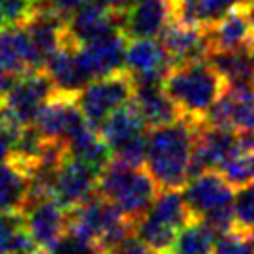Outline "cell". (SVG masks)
<instances>
[{
  "instance_id": "cell-1",
  "label": "cell",
  "mask_w": 254,
  "mask_h": 254,
  "mask_svg": "<svg viewBox=\"0 0 254 254\" xmlns=\"http://www.w3.org/2000/svg\"><path fill=\"white\" fill-rule=\"evenodd\" d=\"M200 124V120L183 116L167 126L151 127L144 165L161 190H180L190 180L192 148Z\"/></svg>"
},
{
  "instance_id": "cell-2",
  "label": "cell",
  "mask_w": 254,
  "mask_h": 254,
  "mask_svg": "<svg viewBox=\"0 0 254 254\" xmlns=\"http://www.w3.org/2000/svg\"><path fill=\"white\" fill-rule=\"evenodd\" d=\"M163 88L183 116L204 122L207 111L228 90V84L221 73L202 58L174 64L163 79Z\"/></svg>"
},
{
  "instance_id": "cell-3",
  "label": "cell",
  "mask_w": 254,
  "mask_h": 254,
  "mask_svg": "<svg viewBox=\"0 0 254 254\" xmlns=\"http://www.w3.org/2000/svg\"><path fill=\"white\" fill-rule=\"evenodd\" d=\"M159 185L148 168L111 159L97 176L95 192L136 222L159 194Z\"/></svg>"
},
{
  "instance_id": "cell-4",
  "label": "cell",
  "mask_w": 254,
  "mask_h": 254,
  "mask_svg": "<svg viewBox=\"0 0 254 254\" xmlns=\"http://www.w3.org/2000/svg\"><path fill=\"white\" fill-rule=\"evenodd\" d=\"M189 182L183 198L192 215L206 221L217 234L230 230L234 226L236 187L219 170H206L192 176Z\"/></svg>"
},
{
  "instance_id": "cell-5",
  "label": "cell",
  "mask_w": 254,
  "mask_h": 254,
  "mask_svg": "<svg viewBox=\"0 0 254 254\" xmlns=\"http://www.w3.org/2000/svg\"><path fill=\"white\" fill-rule=\"evenodd\" d=\"M194 219L187 202L176 189L159 190L151 207L135 222V236L144 245L167 254L178 234Z\"/></svg>"
},
{
  "instance_id": "cell-6",
  "label": "cell",
  "mask_w": 254,
  "mask_h": 254,
  "mask_svg": "<svg viewBox=\"0 0 254 254\" xmlns=\"http://www.w3.org/2000/svg\"><path fill=\"white\" fill-rule=\"evenodd\" d=\"M148 127L150 126L131 99L129 103L112 112L99 127V131L111 148L112 159L129 165H144L150 140Z\"/></svg>"
},
{
  "instance_id": "cell-7",
  "label": "cell",
  "mask_w": 254,
  "mask_h": 254,
  "mask_svg": "<svg viewBox=\"0 0 254 254\" xmlns=\"http://www.w3.org/2000/svg\"><path fill=\"white\" fill-rule=\"evenodd\" d=\"M55 94V84L45 69H36L19 75L13 86L4 94V112L0 122L21 131L34 126L43 105Z\"/></svg>"
},
{
  "instance_id": "cell-8",
  "label": "cell",
  "mask_w": 254,
  "mask_h": 254,
  "mask_svg": "<svg viewBox=\"0 0 254 254\" xmlns=\"http://www.w3.org/2000/svg\"><path fill=\"white\" fill-rule=\"evenodd\" d=\"M135 79L129 69L90 80L77 94V103L90 126L99 127L114 111L133 99Z\"/></svg>"
},
{
  "instance_id": "cell-9",
  "label": "cell",
  "mask_w": 254,
  "mask_h": 254,
  "mask_svg": "<svg viewBox=\"0 0 254 254\" xmlns=\"http://www.w3.org/2000/svg\"><path fill=\"white\" fill-rule=\"evenodd\" d=\"M32 245L49 254L67 234V209L55 198L30 202L23 211Z\"/></svg>"
},
{
  "instance_id": "cell-10",
  "label": "cell",
  "mask_w": 254,
  "mask_h": 254,
  "mask_svg": "<svg viewBox=\"0 0 254 254\" xmlns=\"http://www.w3.org/2000/svg\"><path fill=\"white\" fill-rule=\"evenodd\" d=\"M124 13L126 11L105 6L99 0H88L82 8H79L69 17V21H65L64 41L75 43L80 47L88 41L97 40L111 32L122 30Z\"/></svg>"
},
{
  "instance_id": "cell-11",
  "label": "cell",
  "mask_w": 254,
  "mask_h": 254,
  "mask_svg": "<svg viewBox=\"0 0 254 254\" xmlns=\"http://www.w3.org/2000/svg\"><path fill=\"white\" fill-rule=\"evenodd\" d=\"M86 124V118L77 103V94H64L56 90L49 97L47 103L43 105V109L34 122V126L43 138L62 140V142H67Z\"/></svg>"
},
{
  "instance_id": "cell-12",
  "label": "cell",
  "mask_w": 254,
  "mask_h": 254,
  "mask_svg": "<svg viewBox=\"0 0 254 254\" xmlns=\"http://www.w3.org/2000/svg\"><path fill=\"white\" fill-rule=\"evenodd\" d=\"M127 43L129 38L124 34V30H116L80 45L79 58L88 79L94 80L126 69Z\"/></svg>"
},
{
  "instance_id": "cell-13",
  "label": "cell",
  "mask_w": 254,
  "mask_h": 254,
  "mask_svg": "<svg viewBox=\"0 0 254 254\" xmlns=\"http://www.w3.org/2000/svg\"><path fill=\"white\" fill-rule=\"evenodd\" d=\"M97 176H99V168L67 153L55 176L53 198L60 202L65 209L79 206L95 194Z\"/></svg>"
},
{
  "instance_id": "cell-14",
  "label": "cell",
  "mask_w": 254,
  "mask_h": 254,
  "mask_svg": "<svg viewBox=\"0 0 254 254\" xmlns=\"http://www.w3.org/2000/svg\"><path fill=\"white\" fill-rule=\"evenodd\" d=\"M236 140H238L236 131L226 129V127L209 126L206 122H202L194 136L190 178L202 174L206 170H219L234 148Z\"/></svg>"
},
{
  "instance_id": "cell-15",
  "label": "cell",
  "mask_w": 254,
  "mask_h": 254,
  "mask_svg": "<svg viewBox=\"0 0 254 254\" xmlns=\"http://www.w3.org/2000/svg\"><path fill=\"white\" fill-rule=\"evenodd\" d=\"M206 124L241 133H254V90L228 88L207 111Z\"/></svg>"
},
{
  "instance_id": "cell-16",
  "label": "cell",
  "mask_w": 254,
  "mask_h": 254,
  "mask_svg": "<svg viewBox=\"0 0 254 254\" xmlns=\"http://www.w3.org/2000/svg\"><path fill=\"white\" fill-rule=\"evenodd\" d=\"M0 65L15 75L43 69V58L24 24H8L0 28Z\"/></svg>"
},
{
  "instance_id": "cell-17",
  "label": "cell",
  "mask_w": 254,
  "mask_h": 254,
  "mask_svg": "<svg viewBox=\"0 0 254 254\" xmlns=\"http://www.w3.org/2000/svg\"><path fill=\"white\" fill-rule=\"evenodd\" d=\"M174 65L161 41L153 38H136L127 43V69L135 82H163Z\"/></svg>"
},
{
  "instance_id": "cell-18",
  "label": "cell",
  "mask_w": 254,
  "mask_h": 254,
  "mask_svg": "<svg viewBox=\"0 0 254 254\" xmlns=\"http://www.w3.org/2000/svg\"><path fill=\"white\" fill-rule=\"evenodd\" d=\"M174 19L172 0H135L124 13L122 30L129 40L159 38L161 30Z\"/></svg>"
},
{
  "instance_id": "cell-19",
  "label": "cell",
  "mask_w": 254,
  "mask_h": 254,
  "mask_svg": "<svg viewBox=\"0 0 254 254\" xmlns=\"http://www.w3.org/2000/svg\"><path fill=\"white\" fill-rule=\"evenodd\" d=\"M159 41L165 47V51L170 55L174 64L202 60L209 53L206 28L204 26H196V24L180 23L176 19H172L161 30Z\"/></svg>"
},
{
  "instance_id": "cell-20",
  "label": "cell",
  "mask_w": 254,
  "mask_h": 254,
  "mask_svg": "<svg viewBox=\"0 0 254 254\" xmlns=\"http://www.w3.org/2000/svg\"><path fill=\"white\" fill-rule=\"evenodd\" d=\"M206 34L207 43H209V53L211 51H232V49L249 45L253 41L254 23L245 2L232 8L217 23L209 24L206 28Z\"/></svg>"
},
{
  "instance_id": "cell-21",
  "label": "cell",
  "mask_w": 254,
  "mask_h": 254,
  "mask_svg": "<svg viewBox=\"0 0 254 254\" xmlns=\"http://www.w3.org/2000/svg\"><path fill=\"white\" fill-rule=\"evenodd\" d=\"M32 172L17 157L0 163V213H23L30 202Z\"/></svg>"
},
{
  "instance_id": "cell-22",
  "label": "cell",
  "mask_w": 254,
  "mask_h": 254,
  "mask_svg": "<svg viewBox=\"0 0 254 254\" xmlns=\"http://www.w3.org/2000/svg\"><path fill=\"white\" fill-rule=\"evenodd\" d=\"M43 69L51 77L56 92L79 94L90 82L86 71L80 64L79 45H73V43H62V47L56 49L45 60Z\"/></svg>"
},
{
  "instance_id": "cell-23",
  "label": "cell",
  "mask_w": 254,
  "mask_h": 254,
  "mask_svg": "<svg viewBox=\"0 0 254 254\" xmlns=\"http://www.w3.org/2000/svg\"><path fill=\"white\" fill-rule=\"evenodd\" d=\"M206 60L221 73L228 88L254 90V43L232 51H211Z\"/></svg>"
},
{
  "instance_id": "cell-24",
  "label": "cell",
  "mask_w": 254,
  "mask_h": 254,
  "mask_svg": "<svg viewBox=\"0 0 254 254\" xmlns=\"http://www.w3.org/2000/svg\"><path fill=\"white\" fill-rule=\"evenodd\" d=\"M133 103L150 127L167 126L183 118L180 107L165 92L163 82H135Z\"/></svg>"
},
{
  "instance_id": "cell-25",
  "label": "cell",
  "mask_w": 254,
  "mask_h": 254,
  "mask_svg": "<svg viewBox=\"0 0 254 254\" xmlns=\"http://www.w3.org/2000/svg\"><path fill=\"white\" fill-rule=\"evenodd\" d=\"M65 146H67L69 155L80 159V161H84V163L99 168V170L112 159L111 148H109L107 140L101 135V131L97 127L90 126V124H86L82 129H79L65 142Z\"/></svg>"
},
{
  "instance_id": "cell-26",
  "label": "cell",
  "mask_w": 254,
  "mask_h": 254,
  "mask_svg": "<svg viewBox=\"0 0 254 254\" xmlns=\"http://www.w3.org/2000/svg\"><path fill=\"white\" fill-rule=\"evenodd\" d=\"M219 172L234 185L239 187L243 183L254 180V133H241L234 144L228 157L224 159Z\"/></svg>"
},
{
  "instance_id": "cell-27",
  "label": "cell",
  "mask_w": 254,
  "mask_h": 254,
  "mask_svg": "<svg viewBox=\"0 0 254 254\" xmlns=\"http://www.w3.org/2000/svg\"><path fill=\"white\" fill-rule=\"evenodd\" d=\"M217 236L219 234L206 221L194 217L178 234L168 254H213Z\"/></svg>"
},
{
  "instance_id": "cell-28",
  "label": "cell",
  "mask_w": 254,
  "mask_h": 254,
  "mask_svg": "<svg viewBox=\"0 0 254 254\" xmlns=\"http://www.w3.org/2000/svg\"><path fill=\"white\" fill-rule=\"evenodd\" d=\"M32 245L23 213H0V254H15Z\"/></svg>"
},
{
  "instance_id": "cell-29",
  "label": "cell",
  "mask_w": 254,
  "mask_h": 254,
  "mask_svg": "<svg viewBox=\"0 0 254 254\" xmlns=\"http://www.w3.org/2000/svg\"><path fill=\"white\" fill-rule=\"evenodd\" d=\"M213 254H254V232L232 226L217 236Z\"/></svg>"
},
{
  "instance_id": "cell-30",
  "label": "cell",
  "mask_w": 254,
  "mask_h": 254,
  "mask_svg": "<svg viewBox=\"0 0 254 254\" xmlns=\"http://www.w3.org/2000/svg\"><path fill=\"white\" fill-rule=\"evenodd\" d=\"M234 226L247 232H254V180L236 187Z\"/></svg>"
},
{
  "instance_id": "cell-31",
  "label": "cell",
  "mask_w": 254,
  "mask_h": 254,
  "mask_svg": "<svg viewBox=\"0 0 254 254\" xmlns=\"http://www.w3.org/2000/svg\"><path fill=\"white\" fill-rule=\"evenodd\" d=\"M245 0H202L198 6V24L207 28L209 24L217 23L232 8L243 4Z\"/></svg>"
},
{
  "instance_id": "cell-32",
  "label": "cell",
  "mask_w": 254,
  "mask_h": 254,
  "mask_svg": "<svg viewBox=\"0 0 254 254\" xmlns=\"http://www.w3.org/2000/svg\"><path fill=\"white\" fill-rule=\"evenodd\" d=\"M36 9V0H0V13L8 24H24Z\"/></svg>"
},
{
  "instance_id": "cell-33",
  "label": "cell",
  "mask_w": 254,
  "mask_h": 254,
  "mask_svg": "<svg viewBox=\"0 0 254 254\" xmlns=\"http://www.w3.org/2000/svg\"><path fill=\"white\" fill-rule=\"evenodd\" d=\"M86 2L88 0H36L34 11H45L62 21H69V17L79 8H82Z\"/></svg>"
},
{
  "instance_id": "cell-34",
  "label": "cell",
  "mask_w": 254,
  "mask_h": 254,
  "mask_svg": "<svg viewBox=\"0 0 254 254\" xmlns=\"http://www.w3.org/2000/svg\"><path fill=\"white\" fill-rule=\"evenodd\" d=\"M23 131V129H21ZM17 131H13L11 127L4 126L0 122V163H4L6 159L11 157V151H13V144L17 138Z\"/></svg>"
},
{
  "instance_id": "cell-35",
  "label": "cell",
  "mask_w": 254,
  "mask_h": 254,
  "mask_svg": "<svg viewBox=\"0 0 254 254\" xmlns=\"http://www.w3.org/2000/svg\"><path fill=\"white\" fill-rule=\"evenodd\" d=\"M118 254H165V253H159V251H155V249L144 245L142 241H138V238L135 236L133 239L127 241L126 247H124Z\"/></svg>"
},
{
  "instance_id": "cell-36",
  "label": "cell",
  "mask_w": 254,
  "mask_h": 254,
  "mask_svg": "<svg viewBox=\"0 0 254 254\" xmlns=\"http://www.w3.org/2000/svg\"><path fill=\"white\" fill-rule=\"evenodd\" d=\"M17 77H19V75L8 71L6 67H2V65H0V94L2 95L6 94L9 88L13 86V82L17 80Z\"/></svg>"
},
{
  "instance_id": "cell-37",
  "label": "cell",
  "mask_w": 254,
  "mask_h": 254,
  "mask_svg": "<svg viewBox=\"0 0 254 254\" xmlns=\"http://www.w3.org/2000/svg\"><path fill=\"white\" fill-rule=\"evenodd\" d=\"M101 4H105V6H111V8L114 9H122V11H126L129 6H133V2L135 0H99Z\"/></svg>"
},
{
  "instance_id": "cell-38",
  "label": "cell",
  "mask_w": 254,
  "mask_h": 254,
  "mask_svg": "<svg viewBox=\"0 0 254 254\" xmlns=\"http://www.w3.org/2000/svg\"><path fill=\"white\" fill-rule=\"evenodd\" d=\"M15 254H45V253H41L40 249H36V247H28V249H23V251H19Z\"/></svg>"
},
{
  "instance_id": "cell-39",
  "label": "cell",
  "mask_w": 254,
  "mask_h": 254,
  "mask_svg": "<svg viewBox=\"0 0 254 254\" xmlns=\"http://www.w3.org/2000/svg\"><path fill=\"white\" fill-rule=\"evenodd\" d=\"M245 6L249 9V13L253 17V23H254V0H245Z\"/></svg>"
},
{
  "instance_id": "cell-40",
  "label": "cell",
  "mask_w": 254,
  "mask_h": 254,
  "mask_svg": "<svg viewBox=\"0 0 254 254\" xmlns=\"http://www.w3.org/2000/svg\"><path fill=\"white\" fill-rule=\"evenodd\" d=\"M4 107H6V105H4V95L0 94V116H2V112H4Z\"/></svg>"
},
{
  "instance_id": "cell-41",
  "label": "cell",
  "mask_w": 254,
  "mask_h": 254,
  "mask_svg": "<svg viewBox=\"0 0 254 254\" xmlns=\"http://www.w3.org/2000/svg\"><path fill=\"white\" fill-rule=\"evenodd\" d=\"M2 23H6V21H4V17H2V13H0V28H2Z\"/></svg>"
},
{
  "instance_id": "cell-42",
  "label": "cell",
  "mask_w": 254,
  "mask_h": 254,
  "mask_svg": "<svg viewBox=\"0 0 254 254\" xmlns=\"http://www.w3.org/2000/svg\"><path fill=\"white\" fill-rule=\"evenodd\" d=\"M253 43H254V34H253Z\"/></svg>"
},
{
  "instance_id": "cell-43",
  "label": "cell",
  "mask_w": 254,
  "mask_h": 254,
  "mask_svg": "<svg viewBox=\"0 0 254 254\" xmlns=\"http://www.w3.org/2000/svg\"><path fill=\"white\" fill-rule=\"evenodd\" d=\"M101 254H103V253H101Z\"/></svg>"
}]
</instances>
